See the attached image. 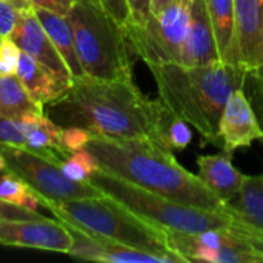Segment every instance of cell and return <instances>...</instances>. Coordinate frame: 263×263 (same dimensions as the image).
I'll list each match as a JSON object with an SVG mask.
<instances>
[{"instance_id":"4fadbf2b","label":"cell","mask_w":263,"mask_h":263,"mask_svg":"<svg viewBox=\"0 0 263 263\" xmlns=\"http://www.w3.org/2000/svg\"><path fill=\"white\" fill-rule=\"evenodd\" d=\"M63 222V220H62ZM72 234V247L69 256L83 260L111 263H170L166 257L146 253L125 243L116 242L105 236L91 233L88 230L79 228L68 222H63Z\"/></svg>"},{"instance_id":"e0dca14e","label":"cell","mask_w":263,"mask_h":263,"mask_svg":"<svg viewBox=\"0 0 263 263\" xmlns=\"http://www.w3.org/2000/svg\"><path fill=\"white\" fill-rule=\"evenodd\" d=\"M15 74L26 88L28 94L42 109L46 103L62 96L72 83V80L55 74L23 51L20 52Z\"/></svg>"},{"instance_id":"8d00e7d4","label":"cell","mask_w":263,"mask_h":263,"mask_svg":"<svg viewBox=\"0 0 263 263\" xmlns=\"http://www.w3.org/2000/svg\"><path fill=\"white\" fill-rule=\"evenodd\" d=\"M251 80L256 83V91L259 92L260 100H262V103H263V79H254V77H251ZM262 108H263V105H262Z\"/></svg>"},{"instance_id":"8fae6325","label":"cell","mask_w":263,"mask_h":263,"mask_svg":"<svg viewBox=\"0 0 263 263\" xmlns=\"http://www.w3.org/2000/svg\"><path fill=\"white\" fill-rule=\"evenodd\" d=\"M236 65L251 77L263 68V0H234Z\"/></svg>"},{"instance_id":"f1b7e54d","label":"cell","mask_w":263,"mask_h":263,"mask_svg":"<svg viewBox=\"0 0 263 263\" xmlns=\"http://www.w3.org/2000/svg\"><path fill=\"white\" fill-rule=\"evenodd\" d=\"M89 139H91V133L88 129H85V128H80V126L62 128L60 143H62V148L69 154L74 153V151L86 148Z\"/></svg>"},{"instance_id":"74e56055","label":"cell","mask_w":263,"mask_h":263,"mask_svg":"<svg viewBox=\"0 0 263 263\" xmlns=\"http://www.w3.org/2000/svg\"><path fill=\"white\" fill-rule=\"evenodd\" d=\"M0 171H6V160L2 153H0Z\"/></svg>"},{"instance_id":"1f68e13d","label":"cell","mask_w":263,"mask_h":263,"mask_svg":"<svg viewBox=\"0 0 263 263\" xmlns=\"http://www.w3.org/2000/svg\"><path fill=\"white\" fill-rule=\"evenodd\" d=\"M17 22V9L6 0H0V35H11Z\"/></svg>"},{"instance_id":"9c48e42d","label":"cell","mask_w":263,"mask_h":263,"mask_svg":"<svg viewBox=\"0 0 263 263\" xmlns=\"http://www.w3.org/2000/svg\"><path fill=\"white\" fill-rule=\"evenodd\" d=\"M165 233L171 251L183 257L186 263H263L262 256L231 225L199 233L165 228Z\"/></svg>"},{"instance_id":"f35d334b","label":"cell","mask_w":263,"mask_h":263,"mask_svg":"<svg viewBox=\"0 0 263 263\" xmlns=\"http://www.w3.org/2000/svg\"><path fill=\"white\" fill-rule=\"evenodd\" d=\"M254 79H263V68H262V71H260V74H259L257 77H254Z\"/></svg>"},{"instance_id":"d4e9b609","label":"cell","mask_w":263,"mask_h":263,"mask_svg":"<svg viewBox=\"0 0 263 263\" xmlns=\"http://www.w3.org/2000/svg\"><path fill=\"white\" fill-rule=\"evenodd\" d=\"M97 170L99 162L88 148L71 153L62 162V171L65 173V176L76 182H89L91 176Z\"/></svg>"},{"instance_id":"d6a6232c","label":"cell","mask_w":263,"mask_h":263,"mask_svg":"<svg viewBox=\"0 0 263 263\" xmlns=\"http://www.w3.org/2000/svg\"><path fill=\"white\" fill-rule=\"evenodd\" d=\"M131 11V23L129 25H143L151 15L149 0H128ZM128 25V26H129Z\"/></svg>"},{"instance_id":"ac0fdd59","label":"cell","mask_w":263,"mask_h":263,"mask_svg":"<svg viewBox=\"0 0 263 263\" xmlns=\"http://www.w3.org/2000/svg\"><path fill=\"white\" fill-rule=\"evenodd\" d=\"M34 12L42 23L43 29L46 31L48 37L51 39L52 45L57 48L60 55L63 57L71 77L72 79H80L85 76L82 65L79 62L77 52H76V45H74V34L72 28L66 18V15L45 9V8H34Z\"/></svg>"},{"instance_id":"3957f363","label":"cell","mask_w":263,"mask_h":263,"mask_svg":"<svg viewBox=\"0 0 263 263\" xmlns=\"http://www.w3.org/2000/svg\"><path fill=\"white\" fill-rule=\"evenodd\" d=\"M162 103L194 128L203 143L220 148L219 122L228 96L251 77L234 63L216 62L200 66L165 63L148 66Z\"/></svg>"},{"instance_id":"7a4b0ae2","label":"cell","mask_w":263,"mask_h":263,"mask_svg":"<svg viewBox=\"0 0 263 263\" xmlns=\"http://www.w3.org/2000/svg\"><path fill=\"white\" fill-rule=\"evenodd\" d=\"M86 148L96 156L99 168L139 186L186 205L228 213V203L211 193L199 174L183 168L171 149L153 139H116L91 134Z\"/></svg>"},{"instance_id":"8992f818","label":"cell","mask_w":263,"mask_h":263,"mask_svg":"<svg viewBox=\"0 0 263 263\" xmlns=\"http://www.w3.org/2000/svg\"><path fill=\"white\" fill-rule=\"evenodd\" d=\"M89 183L97 186L105 196L131 210L134 214L162 228L199 233L227 228L233 222L230 213L211 211L177 202L102 168L91 176Z\"/></svg>"},{"instance_id":"f546056e","label":"cell","mask_w":263,"mask_h":263,"mask_svg":"<svg viewBox=\"0 0 263 263\" xmlns=\"http://www.w3.org/2000/svg\"><path fill=\"white\" fill-rule=\"evenodd\" d=\"M94 2L99 3L125 28L131 23V11H129L128 0H94Z\"/></svg>"},{"instance_id":"484cf974","label":"cell","mask_w":263,"mask_h":263,"mask_svg":"<svg viewBox=\"0 0 263 263\" xmlns=\"http://www.w3.org/2000/svg\"><path fill=\"white\" fill-rule=\"evenodd\" d=\"M39 114H43V112H39ZM39 114L26 116L22 119H9V117L0 116V143L25 146L26 134L29 133Z\"/></svg>"},{"instance_id":"83f0119b","label":"cell","mask_w":263,"mask_h":263,"mask_svg":"<svg viewBox=\"0 0 263 263\" xmlns=\"http://www.w3.org/2000/svg\"><path fill=\"white\" fill-rule=\"evenodd\" d=\"M20 52V48L9 35H0V76L15 74Z\"/></svg>"},{"instance_id":"277c9868","label":"cell","mask_w":263,"mask_h":263,"mask_svg":"<svg viewBox=\"0 0 263 263\" xmlns=\"http://www.w3.org/2000/svg\"><path fill=\"white\" fill-rule=\"evenodd\" d=\"M66 18L85 76L99 80H134L136 54L122 23L94 0H76Z\"/></svg>"},{"instance_id":"d6986e66","label":"cell","mask_w":263,"mask_h":263,"mask_svg":"<svg viewBox=\"0 0 263 263\" xmlns=\"http://www.w3.org/2000/svg\"><path fill=\"white\" fill-rule=\"evenodd\" d=\"M220 62L236 65L234 0H205Z\"/></svg>"},{"instance_id":"6da1fadb","label":"cell","mask_w":263,"mask_h":263,"mask_svg":"<svg viewBox=\"0 0 263 263\" xmlns=\"http://www.w3.org/2000/svg\"><path fill=\"white\" fill-rule=\"evenodd\" d=\"M162 100L146 97L134 80H99L83 76L45 105L59 126H80L116 139H153Z\"/></svg>"},{"instance_id":"603a6c76","label":"cell","mask_w":263,"mask_h":263,"mask_svg":"<svg viewBox=\"0 0 263 263\" xmlns=\"http://www.w3.org/2000/svg\"><path fill=\"white\" fill-rule=\"evenodd\" d=\"M60 134H62V126H59L55 122H52L45 112L39 114L26 134V143L25 146L31 149H55L59 154H62L65 159L69 156L62 148L60 143Z\"/></svg>"},{"instance_id":"4dcf8cb0","label":"cell","mask_w":263,"mask_h":263,"mask_svg":"<svg viewBox=\"0 0 263 263\" xmlns=\"http://www.w3.org/2000/svg\"><path fill=\"white\" fill-rule=\"evenodd\" d=\"M43 217L37 211L26 210L23 206L5 202L0 199V219H9V220H31V219H40Z\"/></svg>"},{"instance_id":"9a60e30c","label":"cell","mask_w":263,"mask_h":263,"mask_svg":"<svg viewBox=\"0 0 263 263\" xmlns=\"http://www.w3.org/2000/svg\"><path fill=\"white\" fill-rule=\"evenodd\" d=\"M220 62L214 29L205 0H193L190 25L182 51V65L200 66Z\"/></svg>"},{"instance_id":"5b68a950","label":"cell","mask_w":263,"mask_h":263,"mask_svg":"<svg viewBox=\"0 0 263 263\" xmlns=\"http://www.w3.org/2000/svg\"><path fill=\"white\" fill-rule=\"evenodd\" d=\"M42 206L48 208L57 219L79 228L146 253L163 256L170 263H186L183 257L171 251L165 228L142 219L108 196L59 203L43 202Z\"/></svg>"},{"instance_id":"5bb4252c","label":"cell","mask_w":263,"mask_h":263,"mask_svg":"<svg viewBox=\"0 0 263 263\" xmlns=\"http://www.w3.org/2000/svg\"><path fill=\"white\" fill-rule=\"evenodd\" d=\"M9 37L15 42L20 51L29 54L32 59H35L55 74L72 80L63 57L52 45L51 39L39 22L34 8L17 11V22Z\"/></svg>"},{"instance_id":"7c38bea8","label":"cell","mask_w":263,"mask_h":263,"mask_svg":"<svg viewBox=\"0 0 263 263\" xmlns=\"http://www.w3.org/2000/svg\"><path fill=\"white\" fill-rule=\"evenodd\" d=\"M220 149L234 153L237 148L263 142V128L243 88L234 89L223 106L219 122Z\"/></svg>"},{"instance_id":"4316f807","label":"cell","mask_w":263,"mask_h":263,"mask_svg":"<svg viewBox=\"0 0 263 263\" xmlns=\"http://www.w3.org/2000/svg\"><path fill=\"white\" fill-rule=\"evenodd\" d=\"M233 216V214H231ZM231 228L256 251L263 257V227H257L254 223H250L240 217L233 216Z\"/></svg>"},{"instance_id":"ba28073f","label":"cell","mask_w":263,"mask_h":263,"mask_svg":"<svg viewBox=\"0 0 263 263\" xmlns=\"http://www.w3.org/2000/svg\"><path fill=\"white\" fill-rule=\"evenodd\" d=\"M193 0H173L143 25L126 26L133 51L146 66L180 63Z\"/></svg>"},{"instance_id":"e575fe53","label":"cell","mask_w":263,"mask_h":263,"mask_svg":"<svg viewBox=\"0 0 263 263\" xmlns=\"http://www.w3.org/2000/svg\"><path fill=\"white\" fill-rule=\"evenodd\" d=\"M173 0H149V6H151V14L156 15L160 11H163Z\"/></svg>"},{"instance_id":"ffe728a7","label":"cell","mask_w":263,"mask_h":263,"mask_svg":"<svg viewBox=\"0 0 263 263\" xmlns=\"http://www.w3.org/2000/svg\"><path fill=\"white\" fill-rule=\"evenodd\" d=\"M39 112L43 109L28 94L17 74L0 76V116L22 119Z\"/></svg>"},{"instance_id":"52a82bcc","label":"cell","mask_w":263,"mask_h":263,"mask_svg":"<svg viewBox=\"0 0 263 263\" xmlns=\"http://www.w3.org/2000/svg\"><path fill=\"white\" fill-rule=\"evenodd\" d=\"M6 160V171L23 179L40 196V202H69L77 199L103 197L105 194L89 182H76L62 171L63 156L55 149H31L28 146L0 143Z\"/></svg>"},{"instance_id":"d590c367","label":"cell","mask_w":263,"mask_h":263,"mask_svg":"<svg viewBox=\"0 0 263 263\" xmlns=\"http://www.w3.org/2000/svg\"><path fill=\"white\" fill-rule=\"evenodd\" d=\"M8 3H11L17 11H23V9H29V8H34L29 0H6Z\"/></svg>"},{"instance_id":"2e32d148","label":"cell","mask_w":263,"mask_h":263,"mask_svg":"<svg viewBox=\"0 0 263 263\" xmlns=\"http://www.w3.org/2000/svg\"><path fill=\"white\" fill-rule=\"evenodd\" d=\"M199 177L220 200L228 203L242 190L247 174L233 165V153L222 151L211 156L197 157Z\"/></svg>"},{"instance_id":"44dd1931","label":"cell","mask_w":263,"mask_h":263,"mask_svg":"<svg viewBox=\"0 0 263 263\" xmlns=\"http://www.w3.org/2000/svg\"><path fill=\"white\" fill-rule=\"evenodd\" d=\"M228 213L263 227V173L247 176L240 193L228 202Z\"/></svg>"},{"instance_id":"7402d4cb","label":"cell","mask_w":263,"mask_h":263,"mask_svg":"<svg viewBox=\"0 0 263 263\" xmlns=\"http://www.w3.org/2000/svg\"><path fill=\"white\" fill-rule=\"evenodd\" d=\"M153 140L165 146L166 149L180 151L191 143L193 131L183 119L177 117L162 103V108L157 116Z\"/></svg>"},{"instance_id":"30bf717a","label":"cell","mask_w":263,"mask_h":263,"mask_svg":"<svg viewBox=\"0 0 263 263\" xmlns=\"http://www.w3.org/2000/svg\"><path fill=\"white\" fill-rule=\"evenodd\" d=\"M72 242L74 239L71 231L60 219H0V245L5 247H20L68 254Z\"/></svg>"},{"instance_id":"cb8c5ba5","label":"cell","mask_w":263,"mask_h":263,"mask_svg":"<svg viewBox=\"0 0 263 263\" xmlns=\"http://www.w3.org/2000/svg\"><path fill=\"white\" fill-rule=\"evenodd\" d=\"M0 199L31 211H37L42 205L40 196L12 171H8L0 177Z\"/></svg>"},{"instance_id":"836d02e7","label":"cell","mask_w":263,"mask_h":263,"mask_svg":"<svg viewBox=\"0 0 263 263\" xmlns=\"http://www.w3.org/2000/svg\"><path fill=\"white\" fill-rule=\"evenodd\" d=\"M76 0H29L34 8H45L59 14L66 15Z\"/></svg>"}]
</instances>
